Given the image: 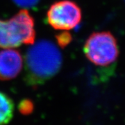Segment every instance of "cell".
<instances>
[{
  "label": "cell",
  "instance_id": "52a82bcc",
  "mask_svg": "<svg viewBox=\"0 0 125 125\" xmlns=\"http://www.w3.org/2000/svg\"><path fill=\"white\" fill-rule=\"evenodd\" d=\"M56 40L59 46L64 47L71 42L72 36L69 33H67V31H63L62 33L56 36Z\"/></svg>",
  "mask_w": 125,
  "mask_h": 125
},
{
  "label": "cell",
  "instance_id": "277c9868",
  "mask_svg": "<svg viewBox=\"0 0 125 125\" xmlns=\"http://www.w3.org/2000/svg\"><path fill=\"white\" fill-rule=\"evenodd\" d=\"M82 13L74 1L61 0L51 5L47 12V21L56 30L69 31L81 22Z\"/></svg>",
  "mask_w": 125,
  "mask_h": 125
},
{
  "label": "cell",
  "instance_id": "8992f818",
  "mask_svg": "<svg viewBox=\"0 0 125 125\" xmlns=\"http://www.w3.org/2000/svg\"><path fill=\"white\" fill-rule=\"evenodd\" d=\"M14 103L12 99L0 91V125H6L11 120L14 113Z\"/></svg>",
  "mask_w": 125,
  "mask_h": 125
},
{
  "label": "cell",
  "instance_id": "5b68a950",
  "mask_svg": "<svg viewBox=\"0 0 125 125\" xmlns=\"http://www.w3.org/2000/svg\"><path fill=\"white\" fill-rule=\"evenodd\" d=\"M23 58L20 52L13 48L0 51V81H9L22 71Z\"/></svg>",
  "mask_w": 125,
  "mask_h": 125
},
{
  "label": "cell",
  "instance_id": "6da1fadb",
  "mask_svg": "<svg viewBox=\"0 0 125 125\" xmlns=\"http://www.w3.org/2000/svg\"><path fill=\"white\" fill-rule=\"evenodd\" d=\"M31 45L25 56V81L29 85L38 86L59 72L62 55L57 46L48 40H40Z\"/></svg>",
  "mask_w": 125,
  "mask_h": 125
},
{
  "label": "cell",
  "instance_id": "7a4b0ae2",
  "mask_svg": "<svg viewBox=\"0 0 125 125\" xmlns=\"http://www.w3.org/2000/svg\"><path fill=\"white\" fill-rule=\"evenodd\" d=\"M36 38L34 20L29 11L22 9L9 20L0 19V47L10 49L32 45Z\"/></svg>",
  "mask_w": 125,
  "mask_h": 125
},
{
  "label": "cell",
  "instance_id": "ba28073f",
  "mask_svg": "<svg viewBox=\"0 0 125 125\" xmlns=\"http://www.w3.org/2000/svg\"><path fill=\"white\" fill-rule=\"evenodd\" d=\"M18 6L23 8H29L36 5L39 0H13Z\"/></svg>",
  "mask_w": 125,
  "mask_h": 125
},
{
  "label": "cell",
  "instance_id": "3957f363",
  "mask_svg": "<svg viewBox=\"0 0 125 125\" xmlns=\"http://www.w3.org/2000/svg\"><path fill=\"white\" fill-rule=\"evenodd\" d=\"M83 52L90 62L99 66L111 65L116 61L119 54L116 39L108 31L91 34L85 41Z\"/></svg>",
  "mask_w": 125,
  "mask_h": 125
}]
</instances>
